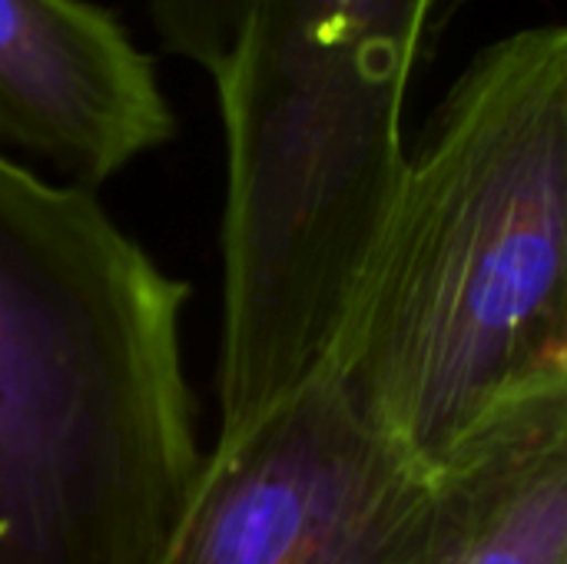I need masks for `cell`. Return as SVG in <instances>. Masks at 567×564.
<instances>
[{
    "label": "cell",
    "instance_id": "obj_1",
    "mask_svg": "<svg viewBox=\"0 0 567 564\" xmlns=\"http://www.w3.org/2000/svg\"><path fill=\"white\" fill-rule=\"evenodd\" d=\"M405 449L445 462L567 379V30L482 47L412 150L322 359Z\"/></svg>",
    "mask_w": 567,
    "mask_h": 564
},
{
    "label": "cell",
    "instance_id": "obj_2",
    "mask_svg": "<svg viewBox=\"0 0 567 564\" xmlns=\"http://www.w3.org/2000/svg\"><path fill=\"white\" fill-rule=\"evenodd\" d=\"M189 293L0 146V564H150L203 452Z\"/></svg>",
    "mask_w": 567,
    "mask_h": 564
},
{
    "label": "cell",
    "instance_id": "obj_3",
    "mask_svg": "<svg viewBox=\"0 0 567 564\" xmlns=\"http://www.w3.org/2000/svg\"><path fill=\"white\" fill-rule=\"evenodd\" d=\"M439 0H249L213 73L226 140L219 422L322 366L392 203Z\"/></svg>",
    "mask_w": 567,
    "mask_h": 564
},
{
    "label": "cell",
    "instance_id": "obj_4",
    "mask_svg": "<svg viewBox=\"0 0 567 564\" xmlns=\"http://www.w3.org/2000/svg\"><path fill=\"white\" fill-rule=\"evenodd\" d=\"M485 499V455L429 462L322 362L216 422L150 564H455Z\"/></svg>",
    "mask_w": 567,
    "mask_h": 564
},
{
    "label": "cell",
    "instance_id": "obj_5",
    "mask_svg": "<svg viewBox=\"0 0 567 564\" xmlns=\"http://www.w3.org/2000/svg\"><path fill=\"white\" fill-rule=\"evenodd\" d=\"M176 136L156 63L93 0H0V146L100 189Z\"/></svg>",
    "mask_w": 567,
    "mask_h": 564
},
{
    "label": "cell",
    "instance_id": "obj_6",
    "mask_svg": "<svg viewBox=\"0 0 567 564\" xmlns=\"http://www.w3.org/2000/svg\"><path fill=\"white\" fill-rule=\"evenodd\" d=\"M465 442L485 455V499L455 564H567V379L518 396Z\"/></svg>",
    "mask_w": 567,
    "mask_h": 564
},
{
    "label": "cell",
    "instance_id": "obj_7",
    "mask_svg": "<svg viewBox=\"0 0 567 564\" xmlns=\"http://www.w3.org/2000/svg\"><path fill=\"white\" fill-rule=\"evenodd\" d=\"M146 7L159 47L213 76L239 33L249 0H146Z\"/></svg>",
    "mask_w": 567,
    "mask_h": 564
}]
</instances>
